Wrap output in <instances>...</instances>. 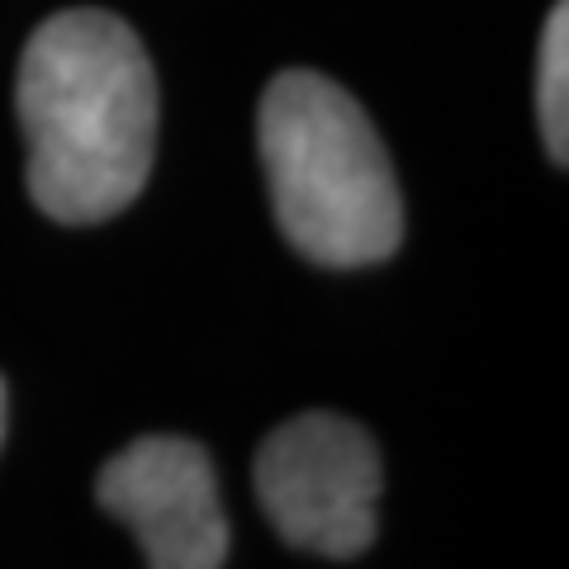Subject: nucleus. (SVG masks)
Returning a JSON list of instances; mask_svg holds the SVG:
<instances>
[{"label": "nucleus", "instance_id": "obj_3", "mask_svg": "<svg viewBox=\"0 0 569 569\" xmlns=\"http://www.w3.org/2000/svg\"><path fill=\"white\" fill-rule=\"evenodd\" d=\"M380 451L366 427L337 413H299L257 451V498L290 546L356 560L376 541Z\"/></svg>", "mask_w": 569, "mask_h": 569}, {"label": "nucleus", "instance_id": "obj_5", "mask_svg": "<svg viewBox=\"0 0 569 569\" xmlns=\"http://www.w3.org/2000/svg\"><path fill=\"white\" fill-rule=\"evenodd\" d=\"M537 114L550 162H569V6L556 0L541 29V58H537Z\"/></svg>", "mask_w": 569, "mask_h": 569}, {"label": "nucleus", "instance_id": "obj_1", "mask_svg": "<svg viewBox=\"0 0 569 569\" xmlns=\"http://www.w3.org/2000/svg\"><path fill=\"white\" fill-rule=\"evenodd\" d=\"M29 194L58 223L129 209L157 157V71L110 10H62L29 33L14 71Z\"/></svg>", "mask_w": 569, "mask_h": 569}, {"label": "nucleus", "instance_id": "obj_6", "mask_svg": "<svg viewBox=\"0 0 569 569\" xmlns=\"http://www.w3.org/2000/svg\"><path fill=\"white\" fill-rule=\"evenodd\" d=\"M0 441H6V380H0Z\"/></svg>", "mask_w": 569, "mask_h": 569}, {"label": "nucleus", "instance_id": "obj_4", "mask_svg": "<svg viewBox=\"0 0 569 569\" xmlns=\"http://www.w3.org/2000/svg\"><path fill=\"white\" fill-rule=\"evenodd\" d=\"M96 498L138 537L152 569H219L228 560L219 479L200 441L138 437L114 460H104Z\"/></svg>", "mask_w": 569, "mask_h": 569}, {"label": "nucleus", "instance_id": "obj_2", "mask_svg": "<svg viewBox=\"0 0 569 569\" xmlns=\"http://www.w3.org/2000/svg\"><path fill=\"white\" fill-rule=\"evenodd\" d=\"M257 148L280 233L332 271L376 266L403 238V200L376 123L323 71L290 67L266 86Z\"/></svg>", "mask_w": 569, "mask_h": 569}]
</instances>
